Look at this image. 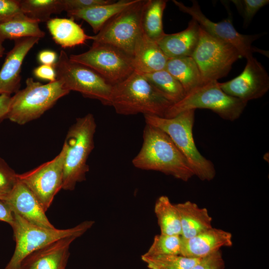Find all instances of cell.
<instances>
[{
	"label": "cell",
	"mask_w": 269,
	"mask_h": 269,
	"mask_svg": "<svg viewBox=\"0 0 269 269\" xmlns=\"http://www.w3.org/2000/svg\"><path fill=\"white\" fill-rule=\"evenodd\" d=\"M141 147L132 163L142 170L157 171L187 181L194 173L170 137L159 129L146 124Z\"/></svg>",
	"instance_id": "6da1fadb"
},
{
	"label": "cell",
	"mask_w": 269,
	"mask_h": 269,
	"mask_svg": "<svg viewBox=\"0 0 269 269\" xmlns=\"http://www.w3.org/2000/svg\"><path fill=\"white\" fill-rule=\"evenodd\" d=\"M172 105L142 74L135 71L113 87L111 106L119 115L142 114L164 117Z\"/></svg>",
	"instance_id": "7a4b0ae2"
},
{
	"label": "cell",
	"mask_w": 269,
	"mask_h": 269,
	"mask_svg": "<svg viewBox=\"0 0 269 269\" xmlns=\"http://www.w3.org/2000/svg\"><path fill=\"white\" fill-rule=\"evenodd\" d=\"M195 110L184 111L171 118L144 115L145 124L165 133L187 160L194 175L202 181H210L216 175L212 162L203 156L195 145L193 127Z\"/></svg>",
	"instance_id": "3957f363"
},
{
	"label": "cell",
	"mask_w": 269,
	"mask_h": 269,
	"mask_svg": "<svg viewBox=\"0 0 269 269\" xmlns=\"http://www.w3.org/2000/svg\"><path fill=\"white\" fill-rule=\"evenodd\" d=\"M97 125L93 114L78 118L70 127L63 144L65 149L62 189L74 190L77 183L86 179L88 157L94 148Z\"/></svg>",
	"instance_id": "277c9868"
},
{
	"label": "cell",
	"mask_w": 269,
	"mask_h": 269,
	"mask_svg": "<svg viewBox=\"0 0 269 269\" xmlns=\"http://www.w3.org/2000/svg\"><path fill=\"white\" fill-rule=\"evenodd\" d=\"M11 225L15 241L14 253L3 269H20L24 260L34 252L61 239L83 235L94 224V221H85L66 229L46 228L35 225L19 215L13 213Z\"/></svg>",
	"instance_id": "5b68a950"
},
{
	"label": "cell",
	"mask_w": 269,
	"mask_h": 269,
	"mask_svg": "<svg viewBox=\"0 0 269 269\" xmlns=\"http://www.w3.org/2000/svg\"><path fill=\"white\" fill-rule=\"evenodd\" d=\"M25 87L11 97L7 115L10 121L24 125L40 117L61 98L70 92L57 79L43 84L28 78Z\"/></svg>",
	"instance_id": "8992f818"
},
{
	"label": "cell",
	"mask_w": 269,
	"mask_h": 269,
	"mask_svg": "<svg viewBox=\"0 0 269 269\" xmlns=\"http://www.w3.org/2000/svg\"><path fill=\"white\" fill-rule=\"evenodd\" d=\"M247 103L227 95L220 88L218 81H212L187 93L166 110L164 117L171 118L186 111L207 109L223 119L234 121L240 117Z\"/></svg>",
	"instance_id": "52a82bcc"
},
{
	"label": "cell",
	"mask_w": 269,
	"mask_h": 269,
	"mask_svg": "<svg viewBox=\"0 0 269 269\" xmlns=\"http://www.w3.org/2000/svg\"><path fill=\"white\" fill-rule=\"evenodd\" d=\"M54 67L57 79L62 82L66 89L78 92L84 97L97 100L104 105L111 106L113 86L97 72L71 61L63 50Z\"/></svg>",
	"instance_id": "ba28073f"
},
{
	"label": "cell",
	"mask_w": 269,
	"mask_h": 269,
	"mask_svg": "<svg viewBox=\"0 0 269 269\" xmlns=\"http://www.w3.org/2000/svg\"><path fill=\"white\" fill-rule=\"evenodd\" d=\"M191 57L204 84L226 76L233 64L242 57L233 45L211 35L200 25L198 42Z\"/></svg>",
	"instance_id": "9c48e42d"
},
{
	"label": "cell",
	"mask_w": 269,
	"mask_h": 269,
	"mask_svg": "<svg viewBox=\"0 0 269 269\" xmlns=\"http://www.w3.org/2000/svg\"><path fill=\"white\" fill-rule=\"evenodd\" d=\"M69 59L92 69L112 86L134 72L133 56L111 45L93 43L85 52L72 54Z\"/></svg>",
	"instance_id": "30bf717a"
},
{
	"label": "cell",
	"mask_w": 269,
	"mask_h": 269,
	"mask_svg": "<svg viewBox=\"0 0 269 269\" xmlns=\"http://www.w3.org/2000/svg\"><path fill=\"white\" fill-rule=\"evenodd\" d=\"M145 2L136 0L111 18L93 36V43L111 45L133 56L136 41L142 33L141 16Z\"/></svg>",
	"instance_id": "8fae6325"
},
{
	"label": "cell",
	"mask_w": 269,
	"mask_h": 269,
	"mask_svg": "<svg viewBox=\"0 0 269 269\" xmlns=\"http://www.w3.org/2000/svg\"><path fill=\"white\" fill-rule=\"evenodd\" d=\"M65 149L52 159L22 174L18 179L34 194L46 212L55 196L62 188L63 165Z\"/></svg>",
	"instance_id": "7c38bea8"
},
{
	"label": "cell",
	"mask_w": 269,
	"mask_h": 269,
	"mask_svg": "<svg viewBox=\"0 0 269 269\" xmlns=\"http://www.w3.org/2000/svg\"><path fill=\"white\" fill-rule=\"evenodd\" d=\"M173 2L179 10L190 15L192 19L211 35L227 42L237 49L241 57L246 59L253 56L255 51L259 52L252 47L253 42L260 38L262 34H243L239 33L234 27L231 14L220 22H214L207 18L202 12L200 6L196 0H192V5H185L181 1L173 0Z\"/></svg>",
	"instance_id": "4fadbf2b"
},
{
	"label": "cell",
	"mask_w": 269,
	"mask_h": 269,
	"mask_svg": "<svg viewBox=\"0 0 269 269\" xmlns=\"http://www.w3.org/2000/svg\"><path fill=\"white\" fill-rule=\"evenodd\" d=\"M227 95L248 103L262 97L269 89V76L264 66L254 56L247 59L243 72L234 79L219 83Z\"/></svg>",
	"instance_id": "5bb4252c"
},
{
	"label": "cell",
	"mask_w": 269,
	"mask_h": 269,
	"mask_svg": "<svg viewBox=\"0 0 269 269\" xmlns=\"http://www.w3.org/2000/svg\"><path fill=\"white\" fill-rule=\"evenodd\" d=\"M3 202L12 213L19 215L29 222L43 228H55L49 221L46 212L36 196L18 179Z\"/></svg>",
	"instance_id": "9a60e30c"
},
{
	"label": "cell",
	"mask_w": 269,
	"mask_h": 269,
	"mask_svg": "<svg viewBox=\"0 0 269 269\" xmlns=\"http://www.w3.org/2000/svg\"><path fill=\"white\" fill-rule=\"evenodd\" d=\"M39 39L25 37L14 40V46L7 53L0 70V95H10L19 90L23 60Z\"/></svg>",
	"instance_id": "2e32d148"
},
{
	"label": "cell",
	"mask_w": 269,
	"mask_h": 269,
	"mask_svg": "<svg viewBox=\"0 0 269 269\" xmlns=\"http://www.w3.org/2000/svg\"><path fill=\"white\" fill-rule=\"evenodd\" d=\"M232 245L231 233L212 227L191 238H182L180 255L200 259L220 250L222 247H230Z\"/></svg>",
	"instance_id": "e0dca14e"
},
{
	"label": "cell",
	"mask_w": 269,
	"mask_h": 269,
	"mask_svg": "<svg viewBox=\"0 0 269 269\" xmlns=\"http://www.w3.org/2000/svg\"><path fill=\"white\" fill-rule=\"evenodd\" d=\"M77 238H64L34 252L24 260L20 269H66L70 245Z\"/></svg>",
	"instance_id": "ac0fdd59"
},
{
	"label": "cell",
	"mask_w": 269,
	"mask_h": 269,
	"mask_svg": "<svg viewBox=\"0 0 269 269\" xmlns=\"http://www.w3.org/2000/svg\"><path fill=\"white\" fill-rule=\"evenodd\" d=\"M168 59L157 42L148 38L142 32L134 50V71L146 74L165 69Z\"/></svg>",
	"instance_id": "d6986e66"
},
{
	"label": "cell",
	"mask_w": 269,
	"mask_h": 269,
	"mask_svg": "<svg viewBox=\"0 0 269 269\" xmlns=\"http://www.w3.org/2000/svg\"><path fill=\"white\" fill-rule=\"evenodd\" d=\"M199 25L192 19L184 30L165 34L157 43L168 58L191 56L198 42Z\"/></svg>",
	"instance_id": "ffe728a7"
},
{
	"label": "cell",
	"mask_w": 269,
	"mask_h": 269,
	"mask_svg": "<svg viewBox=\"0 0 269 269\" xmlns=\"http://www.w3.org/2000/svg\"><path fill=\"white\" fill-rule=\"evenodd\" d=\"M175 206L180 216L182 238H191L213 227L212 218L206 208H200L190 201L176 204Z\"/></svg>",
	"instance_id": "44dd1931"
},
{
	"label": "cell",
	"mask_w": 269,
	"mask_h": 269,
	"mask_svg": "<svg viewBox=\"0 0 269 269\" xmlns=\"http://www.w3.org/2000/svg\"><path fill=\"white\" fill-rule=\"evenodd\" d=\"M136 0H119L110 3L67 12L69 17L86 21L97 34L113 16L134 3Z\"/></svg>",
	"instance_id": "7402d4cb"
},
{
	"label": "cell",
	"mask_w": 269,
	"mask_h": 269,
	"mask_svg": "<svg viewBox=\"0 0 269 269\" xmlns=\"http://www.w3.org/2000/svg\"><path fill=\"white\" fill-rule=\"evenodd\" d=\"M47 27L55 42L63 48L82 45L88 40L94 39L93 36L86 34L72 18H50Z\"/></svg>",
	"instance_id": "603a6c76"
},
{
	"label": "cell",
	"mask_w": 269,
	"mask_h": 269,
	"mask_svg": "<svg viewBox=\"0 0 269 269\" xmlns=\"http://www.w3.org/2000/svg\"><path fill=\"white\" fill-rule=\"evenodd\" d=\"M165 70L180 82L186 94L204 84L199 68L191 56L169 58Z\"/></svg>",
	"instance_id": "cb8c5ba5"
},
{
	"label": "cell",
	"mask_w": 269,
	"mask_h": 269,
	"mask_svg": "<svg viewBox=\"0 0 269 269\" xmlns=\"http://www.w3.org/2000/svg\"><path fill=\"white\" fill-rule=\"evenodd\" d=\"M45 35L39 26V22L23 13L0 23V41L16 40L25 37L43 38Z\"/></svg>",
	"instance_id": "d4e9b609"
},
{
	"label": "cell",
	"mask_w": 269,
	"mask_h": 269,
	"mask_svg": "<svg viewBox=\"0 0 269 269\" xmlns=\"http://www.w3.org/2000/svg\"><path fill=\"white\" fill-rule=\"evenodd\" d=\"M167 0H145L141 16V28L144 35L157 42L166 33L162 17Z\"/></svg>",
	"instance_id": "484cf974"
},
{
	"label": "cell",
	"mask_w": 269,
	"mask_h": 269,
	"mask_svg": "<svg viewBox=\"0 0 269 269\" xmlns=\"http://www.w3.org/2000/svg\"><path fill=\"white\" fill-rule=\"evenodd\" d=\"M154 212L160 230V234L181 236L180 219L175 204H172L169 198L164 195L156 200Z\"/></svg>",
	"instance_id": "4316f807"
},
{
	"label": "cell",
	"mask_w": 269,
	"mask_h": 269,
	"mask_svg": "<svg viewBox=\"0 0 269 269\" xmlns=\"http://www.w3.org/2000/svg\"><path fill=\"white\" fill-rule=\"evenodd\" d=\"M142 75L172 104L180 101L186 95L180 82L165 69Z\"/></svg>",
	"instance_id": "83f0119b"
},
{
	"label": "cell",
	"mask_w": 269,
	"mask_h": 269,
	"mask_svg": "<svg viewBox=\"0 0 269 269\" xmlns=\"http://www.w3.org/2000/svg\"><path fill=\"white\" fill-rule=\"evenodd\" d=\"M21 12L38 21L47 22L54 13L63 10L62 0H19Z\"/></svg>",
	"instance_id": "f1b7e54d"
},
{
	"label": "cell",
	"mask_w": 269,
	"mask_h": 269,
	"mask_svg": "<svg viewBox=\"0 0 269 269\" xmlns=\"http://www.w3.org/2000/svg\"><path fill=\"white\" fill-rule=\"evenodd\" d=\"M149 269H189L200 259L192 258L181 255H166L141 257Z\"/></svg>",
	"instance_id": "f546056e"
},
{
	"label": "cell",
	"mask_w": 269,
	"mask_h": 269,
	"mask_svg": "<svg viewBox=\"0 0 269 269\" xmlns=\"http://www.w3.org/2000/svg\"><path fill=\"white\" fill-rule=\"evenodd\" d=\"M181 239L179 235H156L147 251L143 255L146 256L180 255Z\"/></svg>",
	"instance_id": "4dcf8cb0"
},
{
	"label": "cell",
	"mask_w": 269,
	"mask_h": 269,
	"mask_svg": "<svg viewBox=\"0 0 269 269\" xmlns=\"http://www.w3.org/2000/svg\"><path fill=\"white\" fill-rule=\"evenodd\" d=\"M17 181V174L0 157V201L5 199Z\"/></svg>",
	"instance_id": "1f68e13d"
},
{
	"label": "cell",
	"mask_w": 269,
	"mask_h": 269,
	"mask_svg": "<svg viewBox=\"0 0 269 269\" xmlns=\"http://www.w3.org/2000/svg\"><path fill=\"white\" fill-rule=\"evenodd\" d=\"M231 1L243 17L244 27H247L256 13L269 3V0H234Z\"/></svg>",
	"instance_id": "d6a6232c"
},
{
	"label": "cell",
	"mask_w": 269,
	"mask_h": 269,
	"mask_svg": "<svg viewBox=\"0 0 269 269\" xmlns=\"http://www.w3.org/2000/svg\"><path fill=\"white\" fill-rule=\"evenodd\" d=\"M225 262L220 250L200 260L189 269H224Z\"/></svg>",
	"instance_id": "836d02e7"
},
{
	"label": "cell",
	"mask_w": 269,
	"mask_h": 269,
	"mask_svg": "<svg viewBox=\"0 0 269 269\" xmlns=\"http://www.w3.org/2000/svg\"><path fill=\"white\" fill-rule=\"evenodd\" d=\"M21 13L19 0H0V23Z\"/></svg>",
	"instance_id": "e575fe53"
},
{
	"label": "cell",
	"mask_w": 269,
	"mask_h": 269,
	"mask_svg": "<svg viewBox=\"0 0 269 269\" xmlns=\"http://www.w3.org/2000/svg\"><path fill=\"white\" fill-rule=\"evenodd\" d=\"M110 0H62L63 10L68 11L110 3Z\"/></svg>",
	"instance_id": "d590c367"
},
{
	"label": "cell",
	"mask_w": 269,
	"mask_h": 269,
	"mask_svg": "<svg viewBox=\"0 0 269 269\" xmlns=\"http://www.w3.org/2000/svg\"><path fill=\"white\" fill-rule=\"evenodd\" d=\"M34 76L41 80L53 82L57 80L56 72L53 66L41 65L33 70Z\"/></svg>",
	"instance_id": "8d00e7d4"
},
{
	"label": "cell",
	"mask_w": 269,
	"mask_h": 269,
	"mask_svg": "<svg viewBox=\"0 0 269 269\" xmlns=\"http://www.w3.org/2000/svg\"><path fill=\"white\" fill-rule=\"evenodd\" d=\"M58 56L57 53L51 50L45 49L39 52L38 61L42 65L54 66L57 61Z\"/></svg>",
	"instance_id": "74e56055"
},
{
	"label": "cell",
	"mask_w": 269,
	"mask_h": 269,
	"mask_svg": "<svg viewBox=\"0 0 269 269\" xmlns=\"http://www.w3.org/2000/svg\"><path fill=\"white\" fill-rule=\"evenodd\" d=\"M0 221L5 222L10 226L13 222V214L7 205L0 201Z\"/></svg>",
	"instance_id": "f35d334b"
},
{
	"label": "cell",
	"mask_w": 269,
	"mask_h": 269,
	"mask_svg": "<svg viewBox=\"0 0 269 269\" xmlns=\"http://www.w3.org/2000/svg\"><path fill=\"white\" fill-rule=\"evenodd\" d=\"M11 97L5 94L0 95V122L7 118Z\"/></svg>",
	"instance_id": "ab89813d"
},
{
	"label": "cell",
	"mask_w": 269,
	"mask_h": 269,
	"mask_svg": "<svg viewBox=\"0 0 269 269\" xmlns=\"http://www.w3.org/2000/svg\"><path fill=\"white\" fill-rule=\"evenodd\" d=\"M4 52V48L2 42L0 41V58L3 56Z\"/></svg>",
	"instance_id": "60d3db41"
}]
</instances>
